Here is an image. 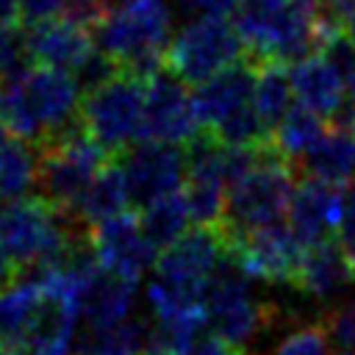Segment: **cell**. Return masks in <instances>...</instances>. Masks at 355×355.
I'll use <instances>...</instances> for the list:
<instances>
[{
	"mask_svg": "<svg viewBox=\"0 0 355 355\" xmlns=\"http://www.w3.org/2000/svg\"><path fill=\"white\" fill-rule=\"evenodd\" d=\"M183 8L194 11L197 19H225L230 11H239L241 0H180Z\"/></svg>",
	"mask_w": 355,
	"mask_h": 355,
	"instance_id": "obj_35",
	"label": "cell"
},
{
	"mask_svg": "<svg viewBox=\"0 0 355 355\" xmlns=\"http://www.w3.org/2000/svg\"><path fill=\"white\" fill-rule=\"evenodd\" d=\"M330 336V344L341 352H355V302H344L319 319Z\"/></svg>",
	"mask_w": 355,
	"mask_h": 355,
	"instance_id": "obj_30",
	"label": "cell"
},
{
	"mask_svg": "<svg viewBox=\"0 0 355 355\" xmlns=\"http://www.w3.org/2000/svg\"><path fill=\"white\" fill-rule=\"evenodd\" d=\"M352 283H355V266L347 258V252L341 250V244L333 239V241L305 250L294 288H300L316 300H333V297L344 294Z\"/></svg>",
	"mask_w": 355,
	"mask_h": 355,
	"instance_id": "obj_19",
	"label": "cell"
},
{
	"mask_svg": "<svg viewBox=\"0 0 355 355\" xmlns=\"http://www.w3.org/2000/svg\"><path fill=\"white\" fill-rule=\"evenodd\" d=\"M78 316V305L69 297L44 291L31 333L17 355H69Z\"/></svg>",
	"mask_w": 355,
	"mask_h": 355,
	"instance_id": "obj_18",
	"label": "cell"
},
{
	"mask_svg": "<svg viewBox=\"0 0 355 355\" xmlns=\"http://www.w3.org/2000/svg\"><path fill=\"white\" fill-rule=\"evenodd\" d=\"M338 355H355V352H338Z\"/></svg>",
	"mask_w": 355,
	"mask_h": 355,
	"instance_id": "obj_43",
	"label": "cell"
},
{
	"mask_svg": "<svg viewBox=\"0 0 355 355\" xmlns=\"http://www.w3.org/2000/svg\"><path fill=\"white\" fill-rule=\"evenodd\" d=\"M122 172L133 205H153L164 197L180 194L189 178V153L161 141H139L122 155Z\"/></svg>",
	"mask_w": 355,
	"mask_h": 355,
	"instance_id": "obj_11",
	"label": "cell"
},
{
	"mask_svg": "<svg viewBox=\"0 0 355 355\" xmlns=\"http://www.w3.org/2000/svg\"><path fill=\"white\" fill-rule=\"evenodd\" d=\"M19 19V0H0V28L14 25Z\"/></svg>",
	"mask_w": 355,
	"mask_h": 355,
	"instance_id": "obj_38",
	"label": "cell"
},
{
	"mask_svg": "<svg viewBox=\"0 0 355 355\" xmlns=\"http://www.w3.org/2000/svg\"><path fill=\"white\" fill-rule=\"evenodd\" d=\"M186 355H241V349H236L233 344H227L225 338H219L216 333H202L189 349Z\"/></svg>",
	"mask_w": 355,
	"mask_h": 355,
	"instance_id": "obj_36",
	"label": "cell"
},
{
	"mask_svg": "<svg viewBox=\"0 0 355 355\" xmlns=\"http://www.w3.org/2000/svg\"><path fill=\"white\" fill-rule=\"evenodd\" d=\"M341 205H344V194L336 186L305 178L297 186L286 214L288 230L297 236V241L305 250L333 241V233H338V222H341Z\"/></svg>",
	"mask_w": 355,
	"mask_h": 355,
	"instance_id": "obj_16",
	"label": "cell"
},
{
	"mask_svg": "<svg viewBox=\"0 0 355 355\" xmlns=\"http://www.w3.org/2000/svg\"><path fill=\"white\" fill-rule=\"evenodd\" d=\"M291 75L283 64H255V114L272 133L294 108Z\"/></svg>",
	"mask_w": 355,
	"mask_h": 355,
	"instance_id": "obj_25",
	"label": "cell"
},
{
	"mask_svg": "<svg viewBox=\"0 0 355 355\" xmlns=\"http://www.w3.org/2000/svg\"><path fill=\"white\" fill-rule=\"evenodd\" d=\"M302 169L311 180L327 186L355 183V128H333L313 147L308 158H302Z\"/></svg>",
	"mask_w": 355,
	"mask_h": 355,
	"instance_id": "obj_23",
	"label": "cell"
},
{
	"mask_svg": "<svg viewBox=\"0 0 355 355\" xmlns=\"http://www.w3.org/2000/svg\"><path fill=\"white\" fill-rule=\"evenodd\" d=\"M272 355H330V336L322 322H308L286 333Z\"/></svg>",
	"mask_w": 355,
	"mask_h": 355,
	"instance_id": "obj_29",
	"label": "cell"
},
{
	"mask_svg": "<svg viewBox=\"0 0 355 355\" xmlns=\"http://www.w3.org/2000/svg\"><path fill=\"white\" fill-rule=\"evenodd\" d=\"M147 78L116 69L80 100V128L108 153L125 155L144 139Z\"/></svg>",
	"mask_w": 355,
	"mask_h": 355,
	"instance_id": "obj_6",
	"label": "cell"
},
{
	"mask_svg": "<svg viewBox=\"0 0 355 355\" xmlns=\"http://www.w3.org/2000/svg\"><path fill=\"white\" fill-rule=\"evenodd\" d=\"M294 191L297 186L288 161L272 144L261 147L252 164L227 189L222 230L241 236L277 225V219L288 214Z\"/></svg>",
	"mask_w": 355,
	"mask_h": 355,
	"instance_id": "obj_5",
	"label": "cell"
},
{
	"mask_svg": "<svg viewBox=\"0 0 355 355\" xmlns=\"http://www.w3.org/2000/svg\"><path fill=\"white\" fill-rule=\"evenodd\" d=\"M236 31L252 64H297L322 44V11L308 0H241Z\"/></svg>",
	"mask_w": 355,
	"mask_h": 355,
	"instance_id": "obj_2",
	"label": "cell"
},
{
	"mask_svg": "<svg viewBox=\"0 0 355 355\" xmlns=\"http://www.w3.org/2000/svg\"><path fill=\"white\" fill-rule=\"evenodd\" d=\"M72 0H19V19H25L31 28L67 17Z\"/></svg>",
	"mask_w": 355,
	"mask_h": 355,
	"instance_id": "obj_33",
	"label": "cell"
},
{
	"mask_svg": "<svg viewBox=\"0 0 355 355\" xmlns=\"http://www.w3.org/2000/svg\"><path fill=\"white\" fill-rule=\"evenodd\" d=\"M291 89L297 105L324 116H333L347 103V86L338 64L327 53H311L302 61H297L291 69Z\"/></svg>",
	"mask_w": 355,
	"mask_h": 355,
	"instance_id": "obj_17",
	"label": "cell"
},
{
	"mask_svg": "<svg viewBox=\"0 0 355 355\" xmlns=\"http://www.w3.org/2000/svg\"><path fill=\"white\" fill-rule=\"evenodd\" d=\"M352 128H355V122H352Z\"/></svg>",
	"mask_w": 355,
	"mask_h": 355,
	"instance_id": "obj_46",
	"label": "cell"
},
{
	"mask_svg": "<svg viewBox=\"0 0 355 355\" xmlns=\"http://www.w3.org/2000/svg\"><path fill=\"white\" fill-rule=\"evenodd\" d=\"M141 355H180V352H175V349H169V347H164V344H158V341L150 338V344H147V349Z\"/></svg>",
	"mask_w": 355,
	"mask_h": 355,
	"instance_id": "obj_40",
	"label": "cell"
},
{
	"mask_svg": "<svg viewBox=\"0 0 355 355\" xmlns=\"http://www.w3.org/2000/svg\"><path fill=\"white\" fill-rule=\"evenodd\" d=\"M205 316L211 330L241 349L250 338H255L261 330H269L277 311L250 291V277L239 269V263L225 255L222 266L216 269L208 294H205Z\"/></svg>",
	"mask_w": 355,
	"mask_h": 355,
	"instance_id": "obj_9",
	"label": "cell"
},
{
	"mask_svg": "<svg viewBox=\"0 0 355 355\" xmlns=\"http://www.w3.org/2000/svg\"><path fill=\"white\" fill-rule=\"evenodd\" d=\"M25 47H28V55H31V61L36 67L69 72L75 78L97 55L94 33L86 25H80V22H75L69 17L50 19V22L28 28Z\"/></svg>",
	"mask_w": 355,
	"mask_h": 355,
	"instance_id": "obj_15",
	"label": "cell"
},
{
	"mask_svg": "<svg viewBox=\"0 0 355 355\" xmlns=\"http://www.w3.org/2000/svg\"><path fill=\"white\" fill-rule=\"evenodd\" d=\"M139 222H141V230H144L147 241L155 250L164 252V250H169L175 241H180L189 233L191 211H189V202H186V197L180 191V194L164 197V200L141 208Z\"/></svg>",
	"mask_w": 355,
	"mask_h": 355,
	"instance_id": "obj_26",
	"label": "cell"
},
{
	"mask_svg": "<svg viewBox=\"0 0 355 355\" xmlns=\"http://www.w3.org/2000/svg\"><path fill=\"white\" fill-rule=\"evenodd\" d=\"M103 3H119V6H125V3H133V0H103Z\"/></svg>",
	"mask_w": 355,
	"mask_h": 355,
	"instance_id": "obj_41",
	"label": "cell"
},
{
	"mask_svg": "<svg viewBox=\"0 0 355 355\" xmlns=\"http://www.w3.org/2000/svg\"><path fill=\"white\" fill-rule=\"evenodd\" d=\"M308 3H319V0H308Z\"/></svg>",
	"mask_w": 355,
	"mask_h": 355,
	"instance_id": "obj_44",
	"label": "cell"
},
{
	"mask_svg": "<svg viewBox=\"0 0 355 355\" xmlns=\"http://www.w3.org/2000/svg\"><path fill=\"white\" fill-rule=\"evenodd\" d=\"M0 355H14V352H8V349H3V347H0Z\"/></svg>",
	"mask_w": 355,
	"mask_h": 355,
	"instance_id": "obj_42",
	"label": "cell"
},
{
	"mask_svg": "<svg viewBox=\"0 0 355 355\" xmlns=\"http://www.w3.org/2000/svg\"><path fill=\"white\" fill-rule=\"evenodd\" d=\"M92 33L97 53L114 69L150 78L172 42V8L166 0H133L103 14Z\"/></svg>",
	"mask_w": 355,
	"mask_h": 355,
	"instance_id": "obj_3",
	"label": "cell"
},
{
	"mask_svg": "<svg viewBox=\"0 0 355 355\" xmlns=\"http://www.w3.org/2000/svg\"><path fill=\"white\" fill-rule=\"evenodd\" d=\"M336 241L341 244V250L347 252V258L355 266V183L344 191V205H341V222H338Z\"/></svg>",
	"mask_w": 355,
	"mask_h": 355,
	"instance_id": "obj_34",
	"label": "cell"
},
{
	"mask_svg": "<svg viewBox=\"0 0 355 355\" xmlns=\"http://www.w3.org/2000/svg\"><path fill=\"white\" fill-rule=\"evenodd\" d=\"M225 233V230H222ZM227 252L239 263V269L247 277L275 283V286H294L305 247L297 241V236L286 225H269L252 233H225Z\"/></svg>",
	"mask_w": 355,
	"mask_h": 355,
	"instance_id": "obj_10",
	"label": "cell"
},
{
	"mask_svg": "<svg viewBox=\"0 0 355 355\" xmlns=\"http://www.w3.org/2000/svg\"><path fill=\"white\" fill-rule=\"evenodd\" d=\"M17 280H19V269L14 266L8 250H6V244H3V239H0V288L14 286Z\"/></svg>",
	"mask_w": 355,
	"mask_h": 355,
	"instance_id": "obj_37",
	"label": "cell"
},
{
	"mask_svg": "<svg viewBox=\"0 0 355 355\" xmlns=\"http://www.w3.org/2000/svg\"><path fill=\"white\" fill-rule=\"evenodd\" d=\"M128 205H130V191L125 183V172L119 164H108L80 197L72 219L86 230H94L97 225L128 214Z\"/></svg>",
	"mask_w": 355,
	"mask_h": 355,
	"instance_id": "obj_21",
	"label": "cell"
},
{
	"mask_svg": "<svg viewBox=\"0 0 355 355\" xmlns=\"http://www.w3.org/2000/svg\"><path fill=\"white\" fill-rule=\"evenodd\" d=\"M42 297H44V288L33 277L17 280L14 286L0 291V347L3 349L14 355L19 352L39 313Z\"/></svg>",
	"mask_w": 355,
	"mask_h": 355,
	"instance_id": "obj_22",
	"label": "cell"
},
{
	"mask_svg": "<svg viewBox=\"0 0 355 355\" xmlns=\"http://www.w3.org/2000/svg\"><path fill=\"white\" fill-rule=\"evenodd\" d=\"M80 89V80L69 72L28 67L22 75L0 83V130L39 147L47 144L78 125Z\"/></svg>",
	"mask_w": 355,
	"mask_h": 355,
	"instance_id": "obj_1",
	"label": "cell"
},
{
	"mask_svg": "<svg viewBox=\"0 0 355 355\" xmlns=\"http://www.w3.org/2000/svg\"><path fill=\"white\" fill-rule=\"evenodd\" d=\"M39 180V150L0 130V205L28 197Z\"/></svg>",
	"mask_w": 355,
	"mask_h": 355,
	"instance_id": "obj_24",
	"label": "cell"
},
{
	"mask_svg": "<svg viewBox=\"0 0 355 355\" xmlns=\"http://www.w3.org/2000/svg\"><path fill=\"white\" fill-rule=\"evenodd\" d=\"M161 144H191L200 139V119L194 111L191 92L169 69H158L147 78V108H144V141Z\"/></svg>",
	"mask_w": 355,
	"mask_h": 355,
	"instance_id": "obj_12",
	"label": "cell"
},
{
	"mask_svg": "<svg viewBox=\"0 0 355 355\" xmlns=\"http://www.w3.org/2000/svg\"><path fill=\"white\" fill-rule=\"evenodd\" d=\"M327 128L324 119L302 105H294L288 116L272 130V147L286 158V161H302L313 153V147L324 139Z\"/></svg>",
	"mask_w": 355,
	"mask_h": 355,
	"instance_id": "obj_27",
	"label": "cell"
},
{
	"mask_svg": "<svg viewBox=\"0 0 355 355\" xmlns=\"http://www.w3.org/2000/svg\"><path fill=\"white\" fill-rule=\"evenodd\" d=\"M136 283H128L105 269H97L80 288L78 311L86 319L89 330H111L128 322V311L133 305Z\"/></svg>",
	"mask_w": 355,
	"mask_h": 355,
	"instance_id": "obj_20",
	"label": "cell"
},
{
	"mask_svg": "<svg viewBox=\"0 0 355 355\" xmlns=\"http://www.w3.org/2000/svg\"><path fill=\"white\" fill-rule=\"evenodd\" d=\"M194 111L202 133L233 150H258L269 144V130L255 114V64L233 69L194 86Z\"/></svg>",
	"mask_w": 355,
	"mask_h": 355,
	"instance_id": "obj_4",
	"label": "cell"
},
{
	"mask_svg": "<svg viewBox=\"0 0 355 355\" xmlns=\"http://www.w3.org/2000/svg\"><path fill=\"white\" fill-rule=\"evenodd\" d=\"M241 355H247V352H241Z\"/></svg>",
	"mask_w": 355,
	"mask_h": 355,
	"instance_id": "obj_45",
	"label": "cell"
},
{
	"mask_svg": "<svg viewBox=\"0 0 355 355\" xmlns=\"http://www.w3.org/2000/svg\"><path fill=\"white\" fill-rule=\"evenodd\" d=\"M153 338V324L144 319H128L111 330H89L78 355H141Z\"/></svg>",
	"mask_w": 355,
	"mask_h": 355,
	"instance_id": "obj_28",
	"label": "cell"
},
{
	"mask_svg": "<svg viewBox=\"0 0 355 355\" xmlns=\"http://www.w3.org/2000/svg\"><path fill=\"white\" fill-rule=\"evenodd\" d=\"M225 255L227 241L222 227H194L158 255L155 277L197 294H208V286L216 269L222 266Z\"/></svg>",
	"mask_w": 355,
	"mask_h": 355,
	"instance_id": "obj_13",
	"label": "cell"
},
{
	"mask_svg": "<svg viewBox=\"0 0 355 355\" xmlns=\"http://www.w3.org/2000/svg\"><path fill=\"white\" fill-rule=\"evenodd\" d=\"M25 55H28L25 36L14 25L0 28V83H8L11 78H17L28 69V67H22Z\"/></svg>",
	"mask_w": 355,
	"mask_h": 355,
	"instance_id": "obj_31",
	"label": "cell"
},
{
	"mask_svg": "<svg viewBox=\"0 0 355 355\" xmlns=\"http://www.w3.org/2000/svg\"><path fill=\"white\" fill-rule=\"evenodd\" d=\"M322 47H324L322 53H327L338 64V69L344 75V86H347V100L355 105V47L347 42L344 31L336 33L333 39H327ZM352 122H355V114H352Z\"/></svg>",
	"mask_w": 355,
	"mask_h": 355,
	"instance_id": "obj_32",
	"label": "cell"
},
{
	"mask_svg": "<svg viewBox=\"0 0 355 355\" xmlns=\"http://www.w3.org/2000/svg\"><path fill=\"white\" fill-rule=\"evenodd\" d=\"M244 42L227 19H191L169 42L166 69L183 83H205L241 64Z\"/></svg>",
	"mask_w": 355,
	"mask_h": 355,
	"instance_id": "obj_8",
	"label": "cell"
},
{
	"mask_svg": "<svg viewBox=\"0 0 355 355\" xmlns=\"http://www.w3.org/2000/svg\"><path fill=\"white\" fill-rule=\"evenodd\" d=\"M341 31H344V36H347V42L355 47V8L341 19Z\"/></svg>",
	"mask_w": 355,
	"mask_h": 355,
	"instance_id": "obj_39",
	"label": "cell"
},
{
	"mask_svg": "<svg viewBox=\"0 0 355 355\" xmlns=\"http://www.w3.org/2000/svg\"><path fill=\"white\" fill-rule=\"evenodd\" d=\"M108 166V153L80 128V122L39 147V197L61 214H75L80 197Z\"/></svg>",
	"mask_w": 355,
	"mask_h": 355,
	"instance_id": "obj_7",
	"label": "cell"
},
{
	"mask_svg": "<svg viewBox=\"0 0 355 355\" xmlns=\"http://www.w3.org/2000/svg\"><path fill=\"white\" fill-rule=\"evenodd\" d=\"M89 236L100 269L128 283H136L147 272V266L158 261V250L147 241L139 216H133L130 211L97 225L94 230H89Z\"/></svg>",
	"mask_w": 355,
	"mask_h": 355,
	"instance_id": "obj_14",
	"label": "cell"
}]
</instances>
